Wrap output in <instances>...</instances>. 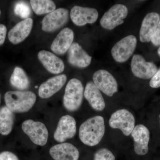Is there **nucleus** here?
Here are the masks:
<instances>
[{
    "mask_svg": "<svg viewBox=\"0 0 160 160\" xmlns=\"http://www.w3.org/2000/svg\"><path fill=\"white\" fill-rule=\"evenodd\" d=\"M137 44L136 38L132 35L127 36L118 42L112 47L111 54L118 62H126L135 50Z\"/></svg>",
    "mask_w": 160,
    "mask_h": 160,
    "instance_id": "423d86ee",
    "label": "nucleus"
},
{
    "mask_svg": "<svg viewBox=\"0 0 160 160\" xmlns=\"http://www.w3.org/2000/svg\"><path fill=\"white\" fill-rule=\"evenodd\" d=\"M22 129L35 145L44 146L48 142V129L45 124L41 122L31 119L26 120L22 124Z\"/></svg>",
    "mask_w": 160,
    "mask_h": 160,
    "instance_id": "20e7f679",
    "label": "nucleus"
},
{
    "mask_svg": "<svg viewBox=\"0 0 160 160\" xmlns=\"http://www.w3.org/2000/svg\"><path fill=\"white\" fill-rule=\"evenodd\" d=\"M128 14V9L126 6L116 4L103 15L100 20V24L104 29L112 30L122 24Z\"/></svg>",
    "mask_w": 160,
    "mask_h": 160,
    "instance_id": "0eeeda50",
    "label": "nucleus"
},
{
    "mask_svg": "<svg viewBox=\"0 0 160 160\" xmlns=\"http://www.w3.org/2000/svg\"><path fill=\"white\" fill-rule=\"evenodd\" d=\"M151 41L154 46H160V19L157 28Z\"/></svg>",
    "mask_w": 160,
    "mask_h": 160,
    "instance_id": "c85d7f7f",
    "label": "nucleus"
},
{
    "mask_svg": "<svg viewBox=\"0 0 160 160\" xmlns=\"http://www.w3.org/2000/svg\"><path fill=\"white\" fill-rule=\"evenodd\" d=\"M68 51V61L72 66L80 68H85L91 62L92 57L89 56L79 44H72Z\"/></svg>",
    "mask_w": 160,
    "mask_h": 160,
    "instance_id": "dca6fc26",
    "label": "nucleus"
},
{
    "mask_svg": "<svg viewBox=\"0 0 160 160\" xmlns=\"http://www.w3.org/2000/svg\"><path fill=\"white\" fill-rule=\"evenodd\" d=\"M67 81L65 74L53 77L47 80L40 86L38 95L40 98L47 99L51 97L62 88Z\"/></svg>",
    "mask_w": 160,
    "mask_h": 160,
    "instance_id": "f3484780",
    "label": "nucleus"
},
{
    "mask_svg": "<svg viewBox=\"0 0 160 160\" xmlns=\"http://www.w3.org/2000/svg\"><path fill=\"white\" fill-rule=\"evenodd\" d=\"M160 19V15L155 12L146 15L142 23L140 31V40L142 42L151 41L157 28Z\"/></svg>",
    "mask_w": 160,
    "mask_h": 160,
    "instance_id": "2eb2a0df",
    "label": "nucleus"
},
{
    "mask_svg": "<svg viewBox=\"0 0 160 160\" xmlns=\"http://www.w3.org/2000/svg\"><path fill=\"white\" fill-rule=\"evenodd\" d=\"M49 154L54 160H78L79 152L77 148L69 143H62L52 146Z\"/></svg>",
    "mask_w": 160,
    "mask_h": 160,
    "instance_id": "4468645a",
    "label": "nucleus"
},
{
    "mask_svg": "<svg viewBox=\"0 0 160 160\" xmlns=\"http://www.w3.org/2000/svg\"><path fill=\"white\" fill-rule=\"evenodd\" d=\"M84 95L94 110L102 111L105 109L106 103L101 91L93 82H89L86 84Z\"/></svg>",
    "mask_w": 160,
    "mask_h": 160,
    "instance_id": "412c9836",
    "label": "nucleus"
},
{
    "mask_svg": "<svg viewBox=\"0 0 160 160\" xmlns=\"http://www.w3.org/2000/svg\"><path fill=\"white\" fill-rule=\"evenodd\" d=\"M150 87L152 88H158L160 87V68L151 78L149 82Z\"/></svg>",
    "mask_w": 160,
    "mask_h": 160,
    "instance_id": "bb28decb",
    "label": "nucleus"
},
{
    "mask_svg": "<svg viewBox=\"0 0 160 160\" xmlns=\"http://www.w3.org/2000/svg\"><path fill=\"white\" fill-rule=\"evenodd\" d=\"M105 132V121L101 116L88 119L81 125L79 136L81 142L89 146L99 143Z\"/></svg>",
    "mask_w": 160,
    "mask_h": 160,
    "instance_id": "f257e3e1",
    "label": "nucleus"
},
{
    "mask_svg": "<svg viewBox=\"0 0 160 160\" xmlns=\"http://www.w3.org/2000/svg\"><path fill=\"white\" fill-rule=\"evenodd\" d=\"M33 25V20L28 18L21 21L9 31L8 38L12 44H18L24 41L30 34Z\"/></svg>",
    "mask_w": 160,
    "mask_h": 160,
    "instance_id": "6ab92c4d",
    "label": "nucleus"
},
{
    "mask_svg": "<svg viewBox=\"0 0 160 160\" xmlns=\"http://www.w3.org/2000/svg\"><path fill=\"white\" fill-rule=\"evenodd\" d=\"M14 122L13 112L7 106L0 109V133L4 136L9 135L13 128Z\"/></svg>",
    "mask_w": 160,
    "mask_h": 160,
    "instance_id": "4be33fe9",
    "label": "nucleus"
},
{
    "mask_svg": "<svg viewBox=\"0 0 160 160\" xmlns=\"http://www.w3.org/2000/svg\"><path fill=\"white\" fill-rule=\"evenodd\" d=\"M6 106L12 112H26L34 106L36 96L28 91H10L5 95Z\"/></svg>",
    "mask_w": 160,
    "mask_h": 160,
    "instance_id": "f03ea898",
    "label": "nucleus"
},
{
    "mask_svg": "<svg viewBox=\"0 0 160 160\" xmlns=\"http://www.w3.org/2000/svg\"><path fill=\"white\" fill-rule=\"evenodd\" d=\"M70 15L75 25L81 26L95 22L99 14L98 10L94 8L75 6L71 9Z\"/></svg>",
    "mask_w": 160,
    "mask_h": 160,
    "instance_id": "ddd939ff",
    "label": "nucleus"
},
{
    "mask_svg": "<svg viewBox=\"0 0 160 160\" xmlns=\"http://www.w3.org/2000/svg\"><path fill=\"white\" fill-rule=\"evenodd\" d=\"M1 10H0V16H1Z\"/></svg>",
    "mask_w": 160,
    "mask_h": 160,
    "instance_id": "2f4dec72",
    "label": "nucleus"
},
{
    "mask_svg": "<svg viewBox=\"0 0 160 160\" xmlns=\"http://www.w3.org/2000/svg\"><path fill=\"white\" fill-rule=\"evenodd\" d=\"M12 86L19 90H24L29 86V78L25 72L19 67H16L10 78Z\"/></svg>",
    "mask_w": 160,
    "mask_h": 160,
    "instance_id": "5701e85b",
    "label": "nucleus"
},
{
    "mask_svg": "<svg viewBox=\"0 0 160 160\" xmlns=\"http://www.w3.org/2000/svg\"><path fill=\"white\" fill-rule=\"evenodd\" d=\"M69 12L64 8H59L44 18L42 22V29L47 32H52L59 29L68 22Z\"/></svg>",
    "mask_w": 160,
    "mask_h": 160,
    "instance_id": "9d476101",
    "label": "nucleus"
},
{
    "mask_svg": "<svg viewBox=\"0 0 160 160\" xmlns=\"http://www.w3.org/2000/svg\"><path fill=\"white\" fill-rule=\"evenodd\" d=\"M131 68L135 76L143 79L151 78L158 71L157 67L154 63L146 62L140 54H135L132 57Z\"/></svg>",
    "mask_w": 160,
    "mask_h": 160,
    "instance_id": "1a4fd4ad",
    "label": "nucleus"
},
{
    "mask_svg": "<svg viewBox=\"0 0 160 160\" xmlns=\"http://www.w3.org/2000/svg\"><path fill=\"white\" fill-rule=\"evenodd\" d=\"M94 160H115V157L109 149L102 148L95 152Z\"/></svg>",
    "mask_w": 160,
    "mask_h": 160,
    "instance_id": "a878e982",
    "label": "nucleus"
},
{
    "mask_svg": "<svg viewBox=\"0 0 160 160\" xmlns=\"http://www.w3.org/2000/svg\"><path fill=\"white\" fill-rule=\"evenodd\" d=\"M7 29L6 26L0 24V46L3 45L6 39Z\"/></svg>",
    "mask_w": 160,
    "mask_h": 160,
    "instance_id": "c756f323",
    "label": "nucleus"
},
{
    "mask_svg": "<svg viewBox=\"0 0 160 160\" xmlns=\"http://www.w3.org/2000/svg\"><path fill=\"white\" fill-rule=\"evenodd\" d=\"M30 5L36 14L41 15L49 13L56 9V5L50 0H32Z\"/></svg>",
    "mask_w": 160,
    "mask_h": 160,
    "instance_id": "b1692460",
    "label": "nucleus"
},
{
    "mask_svg": "<svg viewBox=\"0 0 160 160\" xmlns=\"http://www.w3.org/2000/svg\"><path fill=\"white\" fill-rule=\"evenodd\" d=\"M14 11L17 15L22 18H28L31 14V9L29 5L25 2L17 3L14 7Z\"/></svg>",
    "mask_w": 160,
    "mask_h": 160,
    "instance_id": "393cba45",
    "label": "nucleus"
},
{
    "mask_svg": "<svg viewBox=\"0 0 160 160\" xmlns=\"http://www.w3.org/2000/svg\"><path fill=\"white\" fill-rule=\"evenodd\" d=\"M0 160H19L14 153L9 151H4L0 153Z\"/></svg>",
    "mask_w": 160,
    "mask_h": 160,
    "instance_id": "cd10ccee",
    "label": "nucleus"
},
{
    "mask_svg": "<svg viewBox=\"0 0 160 160\" xmlns=\"http://www.w3.org/2000/svg\"><path fill=\"white\" fill-rule=\"evenodd\" d=\"M76 132L75 119L71 116L66 115L60 119L53 137L58 142L63 143L74 137Z\"/></svg>",
    "mask_w": 160,
    "mask_h": 160,
    "instance_id": "9b49d317",
    "label": "nucleus"
},
{
    "mask_svg": "<svg viewBox=\"0 0 160 160\" xmlns=\"http://www.w3.org/2000/svg\"><path fill=\"white\" fill-rule=\"evenodd\" d=\"M93 82L108 96L112 97L118 91V84L114 77L108 71L100 69L96 72L92 76Z\"/></svg>",
    "mask_w": 160,
    "mask_h": 160,
    "instance_id": "6e6552de",
    "label": "nucleus"
},
{
    "mask_svg": "<svg viewBox=\"0 0 160 160\" xmlns=\"http://www.w3.org/2000/svg\"><path fill=\"white\" fill-rule=\"evenodd\" d=\"M74 39L73 32L69 28H65L60 31L53 40L50 49L54 53L62 55L66 53L72 44Z\"/></svg>",
    "mask_w": 160,
    "mask_h": 160,
    "instance_id": "a211bd4d",
    "label": "nucleus"
},
{
    "mask_svg": "<svg viewBox=\"0 0 160 160\" xmlns=\"http://www.w3.org/2000/svg\"></svg>",
    "mask_w": 160,
    "mask_h": 160,
    "instance_id": "72a5a7b5",
    "label": "nucleus"
},
{
    "mask_svg": "<svg viewBox=\"0 0 160 160\" xmlns=\"http://www.w3.org/2000/svg\"><path fill=\"white\" fill-rule=\"evenodd\" d=\"M135 123V120L133 115L126 109L115 112L109 120V125L111 128L120 129L126 136L131 134L134 128Z\"/></svg>",
    "mask_w": 160,
    "mask_h": 160,
    "instance_id": "39448f33",
    "label": "nucleus"
},
{
    "mask_svg": "<svg viewBox=\"0 0 160 160\" xmlns=\"http://www.w3.org/2000/svg\"><path fill=\"white\" fill-rule=\"evenodd\" d=\"M0 100H1V95H0Z\"/></svg>",
    "mask_w": 160,
    "mask_h": 160,
    "instance_id": "473e14b6",
    "label": "nucleus"
},
{
    "mask_svg": "<svg viewBox=\"0 0 160 160\" xmlns=\"http://www.w3.org/2000/svg\"><path fill=\"white\" fill-rule=\"evenodd\" d=\"M38 58L45 68L52 73L59 74L65 69L62 60L50 52L40 51L38 53Z\"/></svg>",
    "mask_w": 160,
    "mask_h": 160,
    "instance_id": "aec40b11",
    "label": "nucleus"
},
{
    "mask_svg": "<svg viewBox=\"0 0 160 160\" xmlns=\"http://www.w3.org/2000/svg\"><path fill=\"white\" fill-rule=\"evenodd\" d=\"M158 55L160 57V47H159V48L158 49Z\"/></svg>",
    "mask_w": 160,
    "mask_h": 160,
    "instance_id": "7c9ffc66",
    "label": "nucleus"
},
{
    "mask_svg": "<svg viewBox=\"0 0 160 160\" xmlns=\"http://www.w3.org/2000/svg\"><path fill=\"white\" fill-rule=\"evenodd\" d=\"M84 87L82 82L76 78L69 80L65 89L63 97V105L70 112L77 111L82 103Z\"/></svg>",
    "mask_w": 160,
    "mask_h": 160,
    "instance_id": "7ed1b4c3",
    "label": "nucleus"
},
{
    "mask_svg": "<svg viewBox=\"0 0 160 160\" xmlns=\"http://www.w3.org/2000/svg\"><path fill=\"white\" fill-rule=\"evenodd\" d=\"M131 135L134 141L135 152L139 155H145L149 152L150 132L147 127L142 124L135 126Z\"/></svg>",
    "mask_w": 160,
    "mask_h": 160,
    "instance_id": "f8f14e48",
    "label": "nucleus"
}]
</instances>
